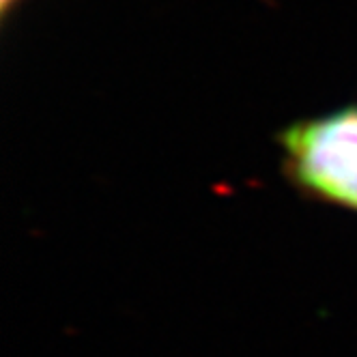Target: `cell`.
Returning <instances> with one entry per match:
<instances>
[{"instance_id":"1","label":"cell","mask_w":357,"mask_h":357,"mask_svg":"<svg viewBox=\"0 0 357 357\" xmlns=\"http://www.w3.org/2000/svg\"><path fill=\"white\" fill-rule=\"evenodd\" d=\"M280 144L301 190L357 211V106L295 123Z\"/></svg>"},{"instance_id":"2","label":"cell","mask_w":357,"mask_h":357,"mask_svg":"<svg viewBox=\"0 0 357 357\" xmlns=\"http://www.w3.org/2000/svg\"><path fill=\"white\" fill-rule=\"evenodd\" d=\"M11 5H13V0H3V9H5V11H7Z\"/></svg>"}]
</instances>
